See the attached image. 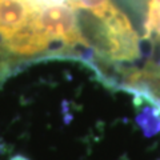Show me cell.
<instances>
[{
    "label": "cell",
    "mask_w": 160,
    "mask_h": 160,
    "mask_svg": "<svg viewBox=\"0 0 160 160\" xmlns=\"http://www.w3.org/2000/svg\"><path fill=\"white\" fill-rule=\"evenodd\" d=\"M35 20L51 40H62L71 46L87 43L78 26L73 9L69 6H48L35 15Z\"/></svg>",
    "instance_id": "6da1fadb"
},
{
    "label": "cell",
    "mask_w": 160,
    "mask_h": 160,
    "mask_svg": "<svg viewBox=\"0 0 160 160\" xmlns=\"http://www.w3.org/2000/svg\"><path fill=\"white\" fill-rule=\"evenodd\" d=\"M6 42L11 52L31 55L46 49L51 43V39L38 26L35 15H32L19 29L6 38Z\"/></svg>",
    "instance_id": "7a4b0ae2"
},
{
    "label": "cell",
    "mask_w": 160,
    "mask_h": 160,
    "mask_svg": "<svg viewBox=\"0 0 160 160\" xmlns=\"http://www.w3.org/2000/svg\"><path fill=\"white\" fill-rule=\"evenodd\" d=\"M33 15L31 0H0V33L6 39Z\"/></svg>",
    "instance_id": "3957f363"
},
{
    "label": "cell",
    "mask_w": 160,
    "mask_h": 160,
    "mask_svg": "<svg viewBox=\"0 0 160 160\" xmlns=\"http://www.w3.org/2000/svg\"><path fill=\"white\" fill-rule=\"evenodd\" d=\"M68 4L73 8H86L102 20L115 7L111 0H68Z\"/></svg>",
    "instance_id": "277c9868"
}]
</instances>
